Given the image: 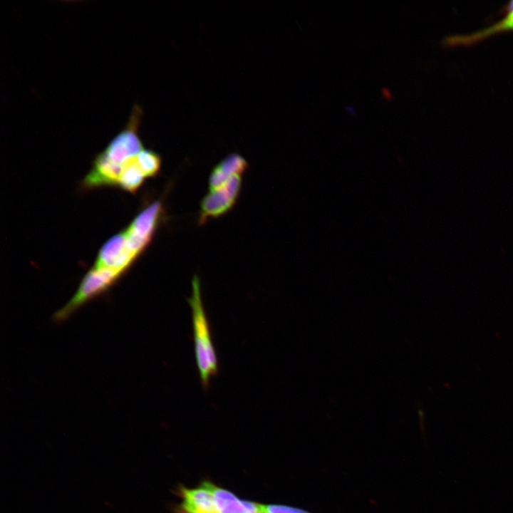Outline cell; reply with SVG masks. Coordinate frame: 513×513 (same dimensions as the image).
I'll return each mask as SVG.
<instances>
[{
	"mask_svg": "<svg viewBox=\"0 0 513 513\" xmlns=\"http://www.w3.org/2000/svg\"><path fill=\"white\" fill-rule=\"evenodd\" d=\"M192 323L197 368L202 386H209L210 378L218 373V358L212 339L210 326L203 306L200 280L195 275L192 294L188 299Z\"/></svg>",
	"mask_w": 513,
	"mask_h": 513,
	"instance_id": "cell-1",
	"label": "cell"
},
{
	"mask_svg": "<svg viewBox=\"0 0 513 513\" xmlns=\"http://www.w3.org/2000/svg\"><path fill=\"white\" fill-rule=\"evenodd\" d=\"M141 115L140 108L135 106L126 127L113 138L103 151L107 158L115 164L123 166L144 149L138 135Z\"/></svg>",
	"mask_w": 513,
	"mask_h": 513,
	"instance_id": "cell-2",
	"label": "cell"
},
{
	"mask_svg": "<svg viewBox=\"0 0 513 513\" xmlns=\"http://www.w3.org/2000/svg\"><path fill=\"white\" fill-rule=\"evenodd\" d=\"M241 186L242 176L237 175L231 177L222 187L209 190L201 202L200 224L227 212L235 204Z\"/></svg>",
	"mask_w": 513,
	"mask_h": 513,
	"instance_id": "cell-3",
	"label": "cell"
},
{
	"mask_svg": "<svg viewBox=\"0 0 513 513\" xmlns=\"http://www.w3.org/2000/svg\"><path fill=\"white\" fill-rule=\"evenodd\" d=\"M139 257L126 247V237L123 230L102 246L92 268H113L125 275Z\"/></svg>",
	"mask_w": 513,
	"mask_h": 513,
	"instance_id": "cell-4",
	"label": "cell"
},
{
	"mask_svg": "<svg viewBox=\"0 0 513 513\" xmlns=\"http://www.w3.org/2000/svg\"><path fill=\"white\" fill-rule=\"evenodd\" d=\"M504 12L506 16L492 26L470 34L447 36L442 44L447 47L470 46L496 34L513 31V1L505 6Z\"/></svg>",
	"mask_w": 513,
	"mask_h": 513,
	"instance_id": "cell-5",
	"label": "cell"
},
{
	"mask_svg": "<svg viewBox=\"0 0 513 513\" xmlns=\"http://www.w3.org/2000/svg\"><path fill=\"white\" fill-rule=\"evenodd\" d=\"M181 508L185 513H217L210 482H204L194 489L182 488Z\"/></svg>",
	"mask_w": 513,
	"mask_h": 513,
	"instance_id": "cell-6",
	"label": "cell"
},
{
	"mask_svg": "<svg viewBox=\"0 0 513 513\" xmlns=\"http://www.w3.org/2000/svg\"><path fill=\"white\" fill-rule=\"evenodd\" d=\"M217 513H258L261 504L239 499L231 492L210 483Z\"/></svg>",
	"mask_w": 513,
	"mask_h": 513,
	"instance_id": "cell-7",
	"label": "cell"
},
{
	"mask_svg": "<svg viewBox=\"0 0 513 513\" xmlns=\"http://www.w3.org/2000/svg\"><path fill=\"white\" fill-rule=\"evenodd\" d=\"M248 167L245 159L238 154L233 153L222 160L212 170L209 179V190L222 187L234 175H242Z\"/></svg>",
	"mask_w": 513,
	"mask_h": 513,
	"instance_id": "cell-8",
	"label": "cell"
},
{
	"mask_svg": "<svg viewBox=\"0 0 513 513\" xmlns=\"http://www.w3.org/2000/svg\"><path fill=\"white\" fill-rule=\"evenodd\" d=\"M145 178L135 157L130 159L123 165V172L118 187L124 191L135 194L142 185Z\"/></svg>",
	"mask_w": 513,
	"mask_h": 513,
	"instance_id": "cell-9",
	"label": "cell"
},
{
	"mask_svg": "<svg viewBox=\"0 0 513 513\" xmlns=\"http://www.w3.org/2000/svg\"><path fill=\"white\" fill-rule=\"evenodd\" d=\"M137 160L145 177H154L159 173L161 158L155 152L143 149L138 155Z\"/></svg>",
	"mask_w": 513,
	"mask_h": 513,
	"instance_id": "cell-10",
	"label": "cell"
},
{
	"mask_svg": "<svg viewBox=\"0 0 513 513\" xmlns=\"http://www.w3.org/2000/svg\"><path fill=\"white\" fill-rule=\"evenodd\" d=\"M261 508L266 513H310L301 509L281 504H261Z\"/></svg>",
	"mask_w": 513,
	"mask_h": 513,
	"instance_id": "cell-11",
	"label": "cell"
},
{
	"mask_svg": "<svg viewBox=\"0 0 513 513\" xmlns=\"http://www.w3.org/2000/svg\"><path fill=\"white\" fill-rule=\"evenodd\" d=\"M381 95L387 101H392L393 100V94L392 93L390 89L387 86H383L381 88Z\"/></svg>",
	"mask_w": 513,
	"mask_h": 513,
	"instance_id": "cell-12",
	"label": "cell"
},
{
	"mask_svg": "<svg viewBox=\"0 0 513 513\" xmlns=\"http://www.w3.org/2000/svg\"><path fill=\"white\" fill-rule=\"evenodd\" d=\"M346 110L348 111V113H349L352 115H356V111L355 108L353 107L346 106Z\"/></svg>",
	"mask_w": 513,
	"mask_h": 513,
	"instance_id": "cell-13",
	"label": "cell"
},
{
	"mask_svg": "<svg viewBox=\"0 0 513 513\" xmlns=\"http://www.w3.org/2000/svg\"><path fill=\"white\" fill-rule=\"evenodd\" d=\"M258 513H266V512H263V511L261 510V512H258Z\"/></svg>",
	"mask_w": 513,
	"mask_h": 513,
	"instance_id": "cell-14",
	"label": "cell"
}]
</instances>
